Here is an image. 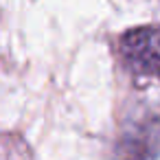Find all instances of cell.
I'll return each mask as SVG.
<instances>
[{
	"label": "cell",
	"mask_w": 160,
	"mask_h": 160,
	"mask_svg": "<svg viewBox=\"0 0 160 160\" xmlns=\"http://www.w3.org/2000/svg\"><path fill=\"white\" fill-rule=\"evenodd\" d=\"M121 55L134 72L160 79V24L127 31L121 38Z\"/></svg>",
	"instance_id": "1"
}]
</instances>
